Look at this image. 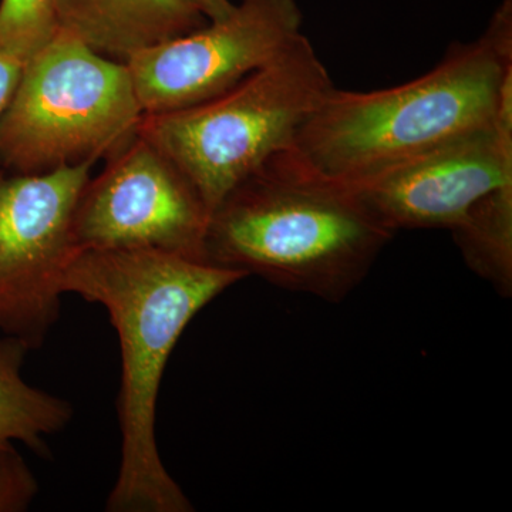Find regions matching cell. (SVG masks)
<instances>
[{"label": "cell", "mask_w": 512, "mask_h": 512, "mask_svg": "<svg viewBox=\"0 0 512 512\" xmlns=\"http://www.w3.org/2000/svg\"><path fill=\"white\" fill-rule=\"evenodd\" d=\"M245 278L244 272L204 259L160 251L84 249L67 266L64 293L103 306L119 336L121 457L107 511L194 510L158 451V394L191 320Z\"/></svg>", "instance_id": "obj_1"}, {"label": "cell", "mask_w": 512, "mask_h": 512, "mask_svg": "<svg viewBox=\"0 0 512 512\" xmlns=\"http://www.w3.org/2000/svg\"><path fill=\"white\" fill-rule=\"evenodd\" d=\"M362 195L293 148L269 158L211 212L204 259L339 303L392 241Z\"/></svg>", "instance_id": "obj_2"}, {"label": "cell", "mask_w": 512, "mask_h": 512, "mask_svg": "<svg viewBox=\"0 0 512 512\" xmlns=\"http://www.w3.org/2000/svg\"><path fill=\"white\" fill-rule=\"evenodd\" d=\"M512 84V2L483 35L456 43L412 82L350 92L333 89L293 148L320 173L355 184L447 141L493 124Z\"/></svg>", "instance_id": "obj_3"}, {"label": "cell", "mask_w": 512, "mask_h": 512, "mask_svg": "<svg viewBox=\"0 0 512 512\" xmlns=\"http://www.w3.org/2000/svg\"><path fill=\"white\" fill-rule=\"evenodd\" d=\"M335 87L302 33L220 96L187 109L144 114L137 133L180 168L211 214L235 185L293 146Z\"/></svg>", "instance_id": "obj_4"}, {"label": "cell", "mask_w": 512, "mask_h": 512, "mask_svg": "<svg viewBox=\"0 0 512 512\" xmlns=\"http://www.w3.org/2000/svg\"><path fill=\"white\" fill-rule=\"evenodd\" d=\"M144 111L127 64L57 29L30 56L0 123V168L42 174L114 156Z\"/></svg>", "instance_id": "obj_5"}, {"label": "cell", "mask_w": 512, "mask_h": 512, "mask_svg": "<svg viewBox=\"0 0 512 512\" xmlns=\"http://www.w3.org/2000/svg\"><path fill=\"white\" fill-rule=\"evenodd\" d=\"M94 163L0 180V333L42 348L77 254L73 218Z\"/></svg>", "instance_id": "obj_6"}, {"label": "cell", "mask_w": 512, "mask_h": 512, "mask_svg": "<svg viewBox=\"0 0 512 512\" xmlns=\"http://www.w3.org/2000/svg\"><path fill=\"white\" fill-rule=\"evenodd\" d=\"M210 215L180 168L137 133L84 185L74 211V244L79 251H160L204 259Z\"/></svg>", "instance_id": "obj_7"}, {"label": "cell", "mask_w": 512, "mask_h": 512, "mask_svg": "<svg viewBox=\"0 0 512 512\" xmlns=\"http://www.w3.org/2000/svg\"><path fill=\"white\" fill-rule=\"evenodd\" d=\"M296 0H239L227 18L126 60L144 114L204 103L232 89L302 35Z\"/></svg>", "instance_id": "obj_8"}, {"label": "cell", "mask_w": 512, "mask_h": 512, "mask_svg": "<svg viewBox=\"0 0 512 512\" xmlns=\"http://www.w3.org/2000/svg\"><path fill=\"white\" fill-rule=\"evenodd\" d=\"M512 181V84L497 120L350 184L394 234L457 228L481 198ZM348 184V183H346Z\"/></svg>", "instance_id": "obj_9"}, {"label": "cell", "mask_w": 512, "mask_h": 512, "mask_svg": "<svg viewBox=\"0 0 512 512\" xmlns=\"http://www.w3.org/2000/svg\"><path fill=\"white\" fill-rule=\"evenodd\" d=\"M55 15L57 29L120 62L205 25L185 0H55Z\"/></svg>", "instance_id": "obj_10"}, {"label": "cell", "mask_w": 512, "mask_h": 512, "mask_svg": "<svg viewBox=\"0 0 512 512\" xmlns=\"http://www.w3.org/2000/svg\"><path fill=\"white\" fill-rule=\"evenodd\" d=\"M29 352L22 340L0 333V448L20 441L45 453L46 437L66 429L74 412L72 403L25 382Z\"/></svg>", "instance_id": "obj_11"}, {"label": "cell", "mask_w": 512, "mask_h": 512, "mask_svg": "<svg viewBox=\"0 0 512 512\" xmlns=\"http://www.w3.org/2000/svg\"><path fill=\"white\" fill-rule=\"evenodd\" d=\"M471 271L490 282L495 291H512V181H508L468 212L466 220L451 231Z\"/></svg>", "instance_id": "obj_12"}, {"label": "cell", "mask_w": 512, "mask_h": 512, "mask_svg": "<svg viewBox=\"0 0 512 512\" xmlns=\"http://www.w3.org/2000/svg\"><path fill=\"white\" fill-rule=\"evenodd\" d=\"M57 30L55 0H0V46L35 55Z\"/></svg>", "instance_id": "obj_13"}, {"label": "cell", "mask_w": 512, "mask_h": 512, "mask_svg": "<svg viewBox=\"0 0 512 512\" xmlns=\"http://www.w3.org/2000/svg\"><path fill=\"white\" fill-rule=\"evenodd\" d=\"M39 493V483L22 454L10 446L0 448V512L28 510Z\"/></svg>", "instance_id": "obj_14"}, {"label": "cell", "mask_w": 512, "mask_h": 512, "mask_svg": "<svg viewBox=\"0 0 512 512\" xmlns=\"http://www.w3.org/2000/svg\"><path fill=\"white\" fill-rule=\"evenodd\" d=\"M29 59L0 46V123L8 113Z\"/></svg>", "instance_id": "obj_15"}, {"label": "cell", "mask_w": 512, "mask_h": 512, "mask_svg": "<svg viewBox=\"0 0 512 512\" xmlns=\"http://www.w3.org/2000/svg\"><path fill=\"white\" fill-rule=\"evenodd\" d=\"M192 8L208 20H221L227 18L234 9L235 3L229 0H185Z\"/></svg>", "instance_id": "obj_16"}, {"label": "cell", "mask_w": 512, "mask_h": 512, "mask_svg": "<svg viewBox=\"0 0 512 512\" xmlns=\"http://www.w3.org/2000/svg\"><path fill=\"white\" fill-rule=\"evenodd\" d=\"M5 171L2 170V168H0V180H2L3 178V175H5Z\"/></svg>", "instance_id": "obj_17"}]
</instances>
